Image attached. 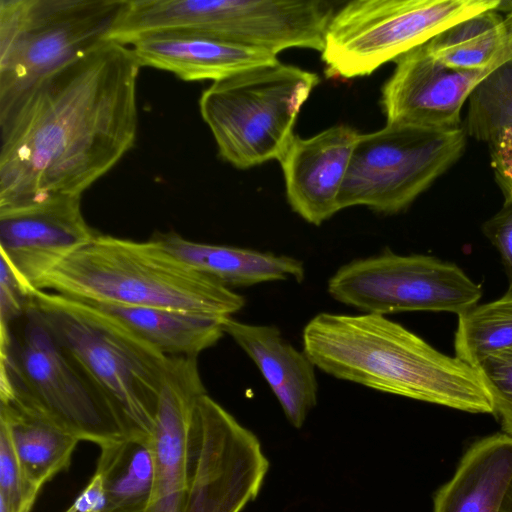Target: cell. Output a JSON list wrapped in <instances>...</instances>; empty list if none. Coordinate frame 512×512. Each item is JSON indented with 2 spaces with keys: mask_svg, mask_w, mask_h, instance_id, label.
Wrapping results in <instances>:
<instances>
[{
  "mask_svg": "<svg viewBox=\"0 0 512 512\" xmlns=\"http://www.w3.org/2000/svg\"><path fill=\"white\" fill-rule=\"evenodd\" d=\"M360 133L339 124L309 137L294 136L280 158L292 210L319 226L340 211L339 195Z\"/></svg>",
  "mask_w": 512,
  "mask_h": 512,
  "instance_id": "16",
  "label": "cell"
},
{
  "mask_svg": "<svg viewBox=\"0 0 512 512\" xmlns=\"http://www.w3.org/2000/svg\"><path fill=\"white\" fill-rule=\"evenodd\" d=\"M34 288L84 302L163 307L220 319L245 305L242 295L199 273L152 237L139 242L98 233Z\"/></svg>",
  "mask_w": 512,
  "mask_h": 512,
  "instance_id": "3",
  "label": "cell"
},
{
  "mask_svg": "<svg viewBox=\"0 0 512 512\" xmlns=\"http://www.w3.org/2000/svg\"><path fill=\"white\" fill-rule=\"evenodd\" d=\"M33 288L22 278L11 263L1 255L0 331L6 330L24 313Z\"/></svg>",
  "mask_w": 512,
  "mask_h": 512,
  "instance_id": "28",
  "label": "cell"
},
{
  "mask_svg": "<svg viewBox=\"0 0 512 512\" xmlns=\"http://www.w3.org/2000/svg\"><path fill=\"white\" fill-rule=\"evenodd\" d=\"M395 62L396 67L381 90L387 123L433 129L460 127L463 105L473 89L503 64L480 69L451 68L429 55L423 45Z\"/></svg>",
  "mask_w": 512,
  "mask_h": 512,
  "instance_id": "14",
  "label": "cell"
},
{
  "mask_svg": "<svg viewBox=\"0 0 512 512\" xmlns=\"http://www.w3.org/2000/svg\"><path fill=\"white\" fill-rule=\"evenodd\" d=\"M463 126L433 129L387 123L360 134L339 195L340 210L365 206L383 214L405 210L463 155Z\"/></svg>",
  "mask_w": 512,
  "mask_h": 512,
  "instance_id": "10",
  "label": "cell"
},
{
  "mask_svg": "<svg viewBox=\"0 0 512 512\" xmlns=\"http://www.w3.org/2000/svg\"><path fill=\"white\" fill-rule=\"evenodd\" d=\"M0 423L7 428L31 491L67 470L78 437L49 419L11 401H0Z\"/></svg>",
  "mask_w": 512,
  "mask_h": 512,
  "instance_id": "22",
  "label": "cell"
},
{
  "mask_svg": "<svg viewBox=\"0 0 512 512\" xmlns=\"http://www.w3.org/2000/svg\"><path fill=\"white\" fill-rule=\"evenodd\" d=\"M455 356L476 367L491 353L512 347V286L497 300L458 315Z\"/></svg>",
  "mask_w": 512,
  "mask_h": 512,
  "instance_id": "24",
  "label": "cell"
},
{
  "mask_svg": "<svg viewBox=\"0 0 512 512\" xmlns=\"http://www.w3.org/2000/svg\"><path fill=\"white\" fill-rule=\"evenodd\" d=\"M152 238L199 273L230 287L305 277L303 262L287 255L226 245L199 243L175 232L155 233Z\"/></svg>",
  "mask_w": 512,
  "mask_h": 512,
  "instance_id": "20",
  "label": "cell"
},
{
  "mask_svg": "<svg viewBox=\"0 0 512 512\" xmlns=\"http://www.w3.org/2000/svg\"><path fill=\"white\" fill-rule=\"evenodd\" d=\"M504 433L512 435V347L489 354L476 366Z\"/></svg>",
  "mask_w": 512,
  "mask_h": 512,
  "instance_id": "26",
  "label": "cell"
},
{
  "mask_svg": "<svg viewBox=\"0 0 512 512\" xmlns=\"http://www.w3.org/2000/svg\"><path fill=\"white\" fill-rule=\"evenodd\" d=\"M86 303L116 318L169 357L197 358L224 335L223 318L163 307Z\"/></svg>",
  "mask_w": 512,
  "mask_h": 512,
  "instance_id": "21",
  "label": "cell"
},
{
  "mask_svg": "<svg viewBox=\"0 0 512 512\" xmlns=\"http://www.w3.org/2000/svg\"><path fill=\"white\" fill-rule=\"evenodd\" d=\"M205 393L197 364L188 360L172 363L150 439L155 477L145 512H180L193 445L195 408Z\"/></svg>",
  "mask_w": 512,
  "mask_h": 512,
  "instance_id": "15",
  "label": "cell"
},
{
  "mask_svg": "<svg viewBox=\"0 0 512 512\" xmlns=\"http://www.w3.org/2000/svg\"><path fill=\"white\" fill-rule=\"evenodd\" d=\"M512 483V435L473 443L434 498L433 512H500Z\"/></svg>",
  "mask_w": 512,
  "mask_h": 512,
  "instance_id": "19",
  "label": "cell"
},
{
  "mask_svg": "<svg viewBox=\"0 0 512 512\" xmlns=\"http://www.w3.org/2000/svg\"><path fill=\"white\" fill-rule=\"evenodd\" d=\"M105 496L101 477L95 473L89 483L64 512H102Z\"/></svg>",
  "mask_w": 512,
  "mask_h": 512,
  "instance_id": "31",
  "label": "cell"
},
{
  "mask_svg": "<svg viewBox=\"0 0 512 512\" xmlns=\"http://www.w3.org/2000/svg\"><path fill=\"white\" fill-rule=\"evenodd\" d=\"M132 49L107 41L0 103V205L82 193L134 145Z\"/></svg>",
  "mask_w": 512,
  "mask_h": 512,
  "instance_id": "1",
  "label": "cell"
},
{
  "mask_svg": "<svg viewBox=\"0 0 512 512\" xmlns=\"http://www.w3.org/2000/svg\"><path fill=\"white\" fill-rule=\"evenodd\" d=\"M501 0H356L333 15L321 59L330 79L375 72L446 28L497 10Z\"/></svg>",
  "mask_w": 512,
  "mask_h": 512,
  "instance_id": "9",
  "label": "cell"
},
{
  "mask_svg": "<svg viewBox=\"0 0 512 512\" xmlns=\"http://www.w3.org/2000/svg\"><path fill=\"white\" fill-rule=\"evenodd\" d=\"M319 81L314 72L278 61L213 82L199 108L219 155L239 169L279 161Z\"/></svg>",
  "mask_w": 512,
  "mask_h": 512,
  "instance_id": "7",
  "label": "cell"
},
{
  "mask_svg": "<svg viewBox=\"0 0 512 512\" xmlns=\"http://www.w3.org/2000/svg\"><path fill=\"white\" fill-rule=\"evenodd\" d=\"M488 146L495 181L505 202H512V128L505 130Z\"/></svg>",
  "mask_w": 512,
  "mask_h": 512,
  "instance_id": "30",
  "label": "cell"
},
{
  "mask_svg": "<svg viewBox=\"0 0 512 512\" xmlns=\"http://www.w3.org/2000/svg\"><path fill=\"white\" fill-rule=\"evenodd\" d=\"M36 497L25 480L9 432L0 423V512H30Z\"/></svg>",
  "mask_w": 512,
  "mask_h": 512,
  "instance_id": "27",
  "label": "cell"
},
{
  "mask_svg": "<svg viewBox=\"0 0 512 512\" xmlns=\"http://www.w3.org/2000/svg\"><path fill=\"white\" fill-rule=\"evenodd\" d=\"M465 126L467 137L488 145L512 128V60L486 76L471 92Z\"/></svg>",
  "mask_w": 512,
  "mask_h": 512,
  "instance_id": "25",
  "label": "cell"
},
{
  "mask_svg": "<svg viewBox=\"0 0 512 512\" xmlns=\"http://www.w3.org/2000/svg\"><path fill=\"white\" fill-rule=\"evenodd\" d=\"M0 401L99 446L128 437L107 401L28 304L0 331Z\"/></svg>",
  "mask_w": 512,
  "mask_h": 512,
  "instance_id": "5",
  "label": "cell"
},
{
  "mask_svg": "<svg viewBox=\"0 0 512 512\" xmlns=\"http://www.w3.org/2000/svg\"><path fill=\"white\" fill-rule=\"evenodd\" d=\"M334 3L320 0H130L115 38L130 44L148 33L212 35L274 54L290 48L321 53Z\"/></svg>",
  "mask_w": 512,
  "mask_h": 512,
  "instance_id": "6",
  "label": "cell"
},
{
  "mask_svg": "<svg viewBox=\"0 0 512 512\" xmlns=\"http://www.w3.org/2000/svg\"><path fill=\"white\" fill-rule=\"evenodd\" d=\"M268 466L257 437L203 394L180 512H240L257 496Z\"/></svg>",
  "mask_w": 512,
  "mask_h": 512,
  "instance_id": "12",
  "label": "cell"
},
{
  "mask_svg": "<svg viewBox=\"0 0 512 512\" xmlns=\"http://www.w3.org/2000/svg\"><path fill=\"white\" fill-rule=\"evenodd\" d=\"M97 234L83 217L81 195L54 193L0 205V255L33 287Z\"/></svg>",
  "mask_w": 512,
  "mask_h": 512,
  "instance_id": "13",
  "label": "cell"
},
{
  "mask_svg": "<svg viewBox=\"0 0 512 512\" xmlns=\"http://www.w3.org/2000/svg\"><path fill=\"white\" fill-rule=\"evenodd\" d=\"M129 47L141 67L165 70L184 81L215 82L279 61L276 54L264 49L188 31L144 34Z\"/></svg>",
  "mask_w": 512,
  "mask_h": 512,
  "instance_id": "17",
  "label": "cell"
},
{
  "mask_svg": "<svg viewBox=\"0 0 512 512\" xmlns=\"http://www.w3.org/2000/svg\"><path fill=\"white\" fill-rule=\"evenodd\" d=\"M484 235L497 248L512 286V202H505L500 210L482 226Z\"/></svg>",
  "mask_w": 512,
  "mask_h": 512,
  "instance_id": "29",
  "label": "cell"
},
{
  "mask_svg": "<svg viewBox=\"0 0 512 512\" xmlns=\"http://www.w3.org/2000/svg\"><path fill=\"white\" fill-rule=\"evenodd\" d=\"M331 297L364 313L451 312L475 306L481 286L457 265L428 255L382 253L353 260L329 279Z\"/></svg>",
  "mask_w": 512,
  "mask_h": 512,
  "instance_id": "11",
  "label": "cell"
},
{
  "mask_svg": "<svg viewBox=\"0 0 512 512\" xmlns=\"http://www.w3.org/2000/svg\"><path fill=\"white\" fill-rule=\"evenodd\" d=\"M151 438L128 436L100 446L96 472L102 480V512H145L155 477Z\"/></svg>",
  "mask_w": 512,
  "mask_h": 512,
  "instance_id": "23",
  "label": "cell"
},
{
  "mask_svg": "<svg viewBox=\"0 0 512 512\" xmlns=\"http://www.w3.org/2000/svg\"><path fill=\"white\" fill-rule=\"evenodd\" d=\"M129 0H0V103L109 41Z\"/></svg>",
  "mask_w": 512,
  "mask_h": 512,
  "instance_id": "8",
  "label": "cell"
},
{
  "mask_svg": "<svg viewBox=\"0 0 512 512\" xmlns=\"http://www.w3.org/2000/svg\"><path fill=\"white\" fill-rule=\"evenodd\" d=\"M221 326L255 363L280 403L288 421L300 428L317 403L315 365L273 325L248 324L223 318Z\"/></svg>",
  "mask_w": 512,
  "mask_h": 512,
  "instance_id": "18",
  "label": "cell"
},
{
  "mask_svg": "<svg viewBox=\"0 0 512 512\" xmlns=\"http://www.w3.org/2000/svg\"><path fill=\"white\" fill-rule=\"evenodd\" d=\"M500 512H512V483L505 496Z\"/></svg>",
  "mask_w": 512,
  "mask_h": 512,
  "instance_id": "32",
  "label": "cell"
},
{
  "mask_svg": "<svg viewBox=\"0 0 512 512\" xmlns=\"http://www.w3.org/2000/svg\"><path fill=\"white\" fill-rule=\"evenodd\" d=\"M27 304L107 401L127 436L151 438L170 357L86 302L33 288Z\"/></svg>",
  "mask_w": 512,
  "mask_h": 512,
  "instance_id": "4",
  "label": "cell"
},
{
  "mask_svg": "<svg viewBox=\"0 0 512 512\" xmlns=\"http://www.w3.org/2000/svg\"><path fill=\"white\" fill-rule=\"evenodd\" d=\"M303 350L341 380L470 413H492L476 367L436 350L384 315L319 313L304 327Z\"/></svg>",
  "mask_w": 512,
  "mask_h": 512,
  "instance_id": "2",
  "label": "cell"
}]
</instances>
